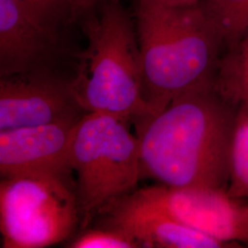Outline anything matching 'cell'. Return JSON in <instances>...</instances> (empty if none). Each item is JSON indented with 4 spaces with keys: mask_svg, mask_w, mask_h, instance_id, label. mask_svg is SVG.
<instances>
[{
    "mask_svg": "<svg viewBox=\"0 0 248 248\" xmlns=\"http://www.w3.org/2000/svg\"><path fill=\"white\" fill-rule=\"evenodd\" d=\"M98 1V0H73L76 19L79 18L80 16L85 15V13L89 12Z\"/></svg>",
    "mask_w": 248,
    "mask_h": 248,
    "instance_id": "cell-16",
    "label": "cell"
},
{
    "mask_svg": "<svg viewBox=\"0 0 248 248\" xmlns=\"http://www.w3.org/2000/svg\"><path fill=\"white\" fill-rule=\"evenodd\" d=\"M70 248H138L134 240L124 231L108 225L104 228L84 231L70 242Z\"/></svg>",
    "mask_w": 248,
    "mask_h": 248,
    "instance_id": "cell-15",
    "label": "cell"
},
{
    "mask_svg": "<svg viewBox=\"0 0 248 248\" xmlns=\"http://www.w3.org/2000/svg\"><path fill=\"white\" fill-rule=\"evenodd\" d=\"M128 121L87 112L75 129L69 167L77 174L80 229L107 206L130 194L139 179L140 143Z\"/></svg>",
    "mask_w": 248,
    "mask_h": 248,
    "instance_id": "cell-4",
    "label": "cell"
},
{
    "mask_svg": "<svg viewBox=\"0 0 248 248\" xmlns=\"http://www.w3.org/2000/svg\"><path fill=\"white\" fill-rule=\"evenodd\" d=\"M223 46L237 42L248 32V0H202L200 3Z\"/></svg>",
    "mask_w": 248,
    "mask_h": 248,
    "instance_id": "cell-12",
    "label": "cell"
},
{
    "mask_svg": "<svg viewBox=\"0 0 248 248\" xmlns=\"http://www.w3.org/2000/svg\"><path fill=\"white\" fill-rule=\"evenodd\" d=\"M86 113L75 97L71 80L51 69L0 78V131L78 121Z\"/></svg>",
    "mask_w": 248,
    "mask_h": 248,
    "instance_id": "cell-7",
    "label": "cell"
},
{
    "mask_svg": "<svg viewBox=\"0 0 248 248\" xmlns=\"http://www.w3.org/2000/svg\"><path fill=\"white\" fill-rule=\"evenodd\" d=\"M61 36L37 24L13 0H0V77L51 69Z\"/></svg>",
    "mask_w": 248,
    "mask_h": 248,
    "instance_id": "cell-10",
    "label": "cell"
},
{
    "mask_svg": "<svg viewBox=\"0 0 248 248\" xmlns=\"http://www.w3.org/2000/svg\"><path fill=\"white\" fill-rule=\"evenodd\" d=\"M133 203L166 213L233 248L248 243V204L227 190L206 186H149L124 196Z\"/></svg>",
    "mask_w": 248,
    "mask_h": 248,
    "instance_id": "cell-6",
    "label": "cell"
},
{
    "mask_svg": "<svg viewBox=\"0 0 248 248\" xmlns=\"http://www.w3.org/2000/svg\"><path fill=\"white\" fill-rule=\"evenodd\" d=\"M88 44L78 54L72 89L86 112L137 120L150 115L143 98L136 25L120 2H105L84 26Z\"/></svg>",
    "mask_w": 248,
    "mask_h": 248,
    "instance_id": "cell-3",
    "label": "cell"
},
{
    "mask_svg": "<svg viewBox=\"0 0 248 248\" xmlns=\"http://www.w3.org/2000/svg\"><path fill=\"white\" fill-rule=\"evenodd\" d=\"M98 1H102V2H120V0H98Z\"/></svg>",
    "mask_w": 248,
    "mask_h": 248,
    "instance_id": "cell-19",
    "label": "cell"
},
{
    "mask_svg": "<svg viewBox=\"0 0 248 248\" xmlns=\"http://www.w3.org/2000/svg\"><path fill=\"white\" fill-rule=\"evenodd\" d=\"M78 121L0 131V175L71 170L69 153Z\"/></svg>",
    "mask_w": 248,
    "mask_h": 248,
    "instance_id": "cell-8",
    "label": "cell"
},
{
    "mask_svg": "<svg viewBox=\"0 0 248 248\" xmlns=\"http://www.w3.org/2000/svg\"><path fill=\"white\" fill-rule=\"evenodd\" d=\"M237 109L213 83L172 99L155 115L137 119L141 177L169 186L227 190Z\"/></svg>",
    "mask_w": 248,
    "mask_h": 248,
    "instance_id": "cell-1",
    "label": "cell"
},
{
    "mask_svg": "<svg viewBox=\"0 0 248 248\" xmlns=\"http://www.w3.org/2000/svg\"><path fill=\"white\" fill-rule=\"evenodd\" d=\"M72 170L2 177V248H44L68 239L81 222Z\"/></svg>",
    "mask_w": 248,
    "mask_h": 248,
    "instance_id": "cell-5",
    "label": "cell"
},
{
    "mask_svg": "<svg viewBox=\"0 0 248 248\" xmlns=\"http://www.w3.org/2000/svg\"><path fill=\"white\" fill-rule=\"evenodd\" d=\"M237 119L247 129L248 133V107H240L237 109Z\"/></svg>",
    "mask_w": 248,
    "mask_h": 248,
    "instance_id": "cell-18",
    "label": "cell"
},
{
    "mask_svg": "<svg viewBox=\"0 0 248 248\" xmlns=\"http://www.w3.org/2000/svg\"><path fill=\"white\" fill-rule=\"evenodd\" d=\"M214 88L237 108L248 107V32L222 53Z\"/></svg>",
    "mask_w": 248,
    "mask_h": 248,
    "instance_id": "cell-11",
    "label": "cell"
},
{
    "mask_svg": "<svg viewBox=\"0 0 248 248\" xmlns=\"http://www.w3.org/2000/svg\"><path fill=\"white\" fill-rule=\"evenodd\" d=\"M148 1L166 5V6H171V7L196 6L202 2V0H148Z\"/></svg>",
    "mask_w": 248,
    "mask_h": 248,
    "instance_id": "cell-17",
    "label": "cell"
},
{
    "mask_svg": "<svg viewBox=\"0 0 248 248\" xmlns=\"http://www.w3.org/2000/svg\"><path fill=\"white\" fill-rule=\"evenodd\" d=\"M29 18L61 36V30L76 20L73 0H13Z\"/></svg>",
    "mask_w": 248,
    "mask_h": 248,
    "instance_id": "cell-13",
    "label": "cell"
},
{
    "mask_svg": "<svg viewBox=\"0 0 248 248\" xmlns=\"http://www.w3.org/2000/svg\"><path fill=\"white\" fill-rule=\"evenodd\" d=\"M108 225L124 231L139 248H234L157 210L121 198L101 212Z\"/></svg>",
    "mask_w": 248,
    "mask_h": 248,
    "instance_id": "cell-9",
    "label": "cell"
},
{
    "mask_svg": "<svg viewBox=\"0 0 248 248\" xmlns=\"http://www.w3.org/2000/svg\"><path fill=\"white\" fill-rule=\"evenodd\" d=\"M135 25L150 115L214 83L223 44L200 4L171 7L139 0Z\"/></svg>",
    "mask_w": 248,
    "mask_h": 248,
    "instance_id": "cell-2",
    "label": "cell"
},
{
    "mask_svg": "<svg viewBox=\"0 0 248 248\" xmlns=\"http://www.w3.org/2000/svg\"><path fill=\"white\" fill-rule=\"evenodd\" d=\"M227 192L236 199H248V133L237 117L231 148L230 180Z\"/></svg>",
    "mask_w": 248,
    "mask_h": 248,
    "instance_id": "cell-14",
    "label": "cell"
}]
</instances>
